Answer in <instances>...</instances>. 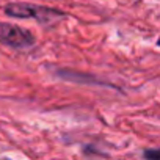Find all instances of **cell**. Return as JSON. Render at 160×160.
I'll return each mask as SVG.
<instances>
[{
	"instance_id": "3957f363",
	"label": "cell",
	"mask_w": 160,
	"mask_h": 160,
	"mask_svg": "<svg viewBox=\"0 0 160 160\" xmlns=\"http://www.w3.org/2000/svg\"><path fill=\"white\" fill-rule=\"evenodd\" d=\"M143 158L144 160H160V151L157 148L146 149V151H143Z\"/></svg>"
},
{
	"instance_id": "7a4b0ae2",
	"label": "cell",
	"mask_w": 160,
	"mask_h": 160,
	"mask_svg": "<svg viewBox=\"0 0 160 160\" xmlns=\"http://www.w3.org/2000/svg\"><path fill=\"white\" fill-rule=\"evenodd\" d=\"M0 44L13 49H28L35 44V36L19 25L0 22Z\"/></svg>"
},
{
	"instance_id": "6da1fadb",
	"label": "cell",
	"mask_w": 160,
	"mask_h": 160,
	"mask_svg": "<svg viewBox=\"0 0 160 160\" xmlns=\"http://www.w3.org/2000/svg\"><path fill=\"white\" fill-rule=\"evenodd\" d=\"M5 14L14 19H36L39 24H53L64 18L66 14L55 10V8H47L41 5H33V3H8L5 7Z\"/></svg>"
},
{
	"instance_id": "277c9868",
	"label": "cell",
	"mask_w": 160,
	"mask_h": 160,
	"mask_svg": "<svg viewBox=\"0 0 160 160\" xmlns=\"http://www.w3.org/2000/svg\"><path fill=\"white\" fill-rule=\"evenodd\" d=\"M2 160H11V158H2Z\"/></svg>"
}]
</instances>
